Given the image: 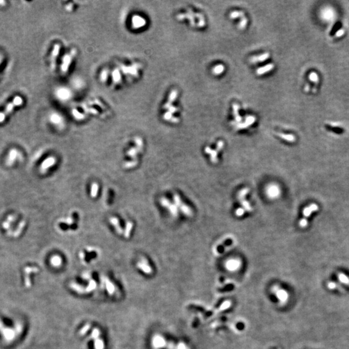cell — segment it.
<instances>
[{"label": "cell", "instance_id": "6da1fadb", "mask_svg": "<svg viewBox=\"0 0 349 349\" xmlns=\"http://www.w3.org/2000/svg\"><path fill=\"white\" fill-rule=\"evenodd\" d=\"M23 100L22 97L20 96H15V97L14 98L13 100L7 105L5 110L2 111V112H0V123L3 122L7 116L13 112L14 108L20 106V105L23 104Z\"/></svg>", "mask_w": 349, "mask_h": 349}, {"label": "cell", "instance_id": "7a4b0ae2", "mask_svg": "<svg viewBox=\"0 0 349 349\" xmlns=\"http://www.w3.org/2000/svg\"><path fill=\"white\" fill-rule=\"evenodd\" d=\"M74 54L75 51H72L71 53L65 55V56L63 57L62 64H61V71L62 72L63 74H65V73H66V72L68 71L69 67L71 65V61L72 60L73 56H74Z\"/></svg>", "mask_w": 349, "mask_h": 349}, {"label": "cell", "instance_id": "3957f363", "mask_svg": "<svg viewBox=\"0 0 349 349\" xmlns=\"http://www.w3.org/2000/svg\"><path fill=\"white\" fill-rule=\"evenodd\" d=\"M256 118L254 116H248L246 117L245 119V123H240V124H237L236 125L235 129L236 130H241V129H244V128H246L248 127V126L251 125V124H253L254 123L256 122Z\"/></svg>", "mask_w": 349, "mask_h": 349}, {"label": "cell", "instance_id": "277c9868", "mask_svg": "<svg viewBox=\"0 0 349 349\" xmlns=\"http://www.w3.org/2000/svg\"><path fill=\"white\" fill-rule=\"evenodd\" d=\"M60 49V45H58V44H56V45H54V46L53 49H52L51 56V67L52 70H54L55 69L56 61L58 56V54H59Z\"/></svg>", "mask_w": 349, "mask_h": 349}, {"label": "cell", "instance_id": "5b68a950", "mask_svg": "<svg viewBox=\"0 0 349 349\" xmlns=\"http://www.w3.org/2000/svg\"><path fill=\"white\" fill-rule=\"evenodd\" d=\"M137 266H138V268H140L144 272H145L146 274H151V273L152 272L151 267L149 265L148 261L146 259H144V258H143V259H142L140 262L137 263Z\"/></svg>", "mask_w": 349, "mask_h": 349}, {"label": "cell", "instance_id": "8992f818", "mask_svg": "<svg viewBox=\"0 0 349 349\" xmlns=\"http://www.w3.org/2000/svg\"><path fill=\"white\" fill-rule=\"evenodd\" d=\"M318 206L316 204H312L309 205V206H307V208H304V210L303 211V214L304 216V219H307V217H309L312 214V212H316V211L318 210Z\"/></svg>", "mask_w": 349, "mask_h": 349}, {"label": "cell", "instance_id": "52a82bcc", "mask_svg": "<svg viewBox=\"0 0 349 349\" xmlns=\"http://www.w3.org/2000/svg\"><path fill=\"white\" fill-rule=\"evenodd\" d=\"M240 266V262L239 260L237 259H231L226 264V267L229 270H236L237 268H239Z\"/></svg>", "mask_w": 349, "mask_h": 349}, {"label": "cell", "instance_id": "ba28073f", "mask_svg": "<svg viewBox=\"0 0 349 349\" xmlns=\"http://www.w3.org/2000/svg\"><path fill=\"white\" fill-rule=\"evenodd\" d=\"M109 221L111 222V224H112L113 226H115V230L116 231V232L119 235H122L124 233V230H123L122 228L121 227V226L120 224V222L119 220L118 219V218L115 217H111L109 219Z\"/></svg>", "mask_w": 349, "mask_h": 349}, {"label": "cell", "instance_id": "9c48e42d", "mask_svg": "<svg viewBox=\"0 0 349 349\" xmlns=\"http://www.w3.org/2000/svg\"><path fill=\"white\" fill-rule=\"evenodd\" d=\"M204 151L206 153H208L210 155V160L213 163H217L218 158H217V152L215 150H213L210 147H206L204 149Z\"/></svg>", "mask_w": 349, "mask_h": 349}, {"label": "cell", "instance_id": "30bf717a", "mask_svg": "<svg viewBox=\"0 0 349 349\" xmlns=\"http://www.w3.org/2000/svg\"><path fill=\"white\" fill-rule=\"evenodd\" d=\"M267 194L271 198L276 197L279 194H280L279 189L277 186H270L267 188Z\"/></svg>", "mask_w": 349, "mask_h": 349}, {"label": "cell", "instance_id": "8fae6325", "mask_svg": "<svg viewBox=\"0 0 349 349\" xmlns=\"http://www.w3.org/2000/svg\"><path fill=\"white\" fill-rule=\"evenodd\" d=\"M269 57H270V54L268 53V52H266V53L261 54L259 56H256L251 57L250 58V61L251 63H256L261 62V61H265L267 60Z\"/></svg>", "mask_w": 349, "mask_h": 349}, {"label": "cell", "instance_id": "7c38bea8", "mask_svg": "<svg viewBox=\"0 0 349 349\" xmlns=\"http://www.w3.org/2000/svg\"><path fill=\"white\" fill-rule=\"evenodd\" d=\"M166 344L165 340L160 336H155L153 339V345L155 348H161Z\"/></svg>", "mask_w": 349, "mask_h": 349}, {"label": "cell", "instance_id": "4fadbf2b", "mask_svg": "<svg viewBox=\"0 0 349 349\" xmlns=\"http://www.w3.org/2000/svg\"><path fill=\"white\" fill-rule=\"evenodd\" d=\"M132 23L134 28H140L143 27V25L145 24V20L142 17L134 16L132 20Z\"/></svg>", "mask_w": 349, "mask_h": 349}, {"label": "cell", "instance_id": "5bb4252c", "mask_svg": "<svg viewBox=\"0 0 349 349\" xmlns=\"http://www.w3.org/2000/svg\"><path fill=\"white\" fill-rule=\"evenodd\" d=\"M274 64L270 63V64H268V65H266L262 67H260V68L257 69L256 73L257 75H262L265 74V73H266L267 72L272 71V70L274 69Z\"/></svg>", "mask_w": 349, "mask_h": 349}, {"label": "cell", "instance_id": "9a60e30c", "mask_svg": "<svg viewBox=\"0 0 349 349\" xmlns=\"http://www.w3.org/2000/svg\"><path fill=\"white\" fill-rule=\"evenodd\" d=\"M343 27V23L341 22H337L335 23H334V25H333V27L331 29V30L330 31L329 35L330 36H334L335 35L338 33L340 29H341Z\"/></svg>", "mask_w": 349, "mask_h": 349}, {"label": "cell", "instance_id": "2e32d148", "mask_svg": "<svg viewBox=\"0 0 349 349\" xmlns=\"http://www.w3.org/2000/svg\"><path fill=\"white\" fill-rule=\"evenodd\" d=\"M277 135L281 139L286 140L289 142H294L295 141V137L291 134H284V133H277Z\"/></svg>", "mask_w": 349, "mask_h": 349}, {"label": "cell", "instance_id": "e0dca14e", "mask_svg": "<svg viewBox=\"0 0 349 349\" xmlns=\"http://www.w3.org/2000/svg\"><path fill=\"white\" fill-rule=\"evenodd\" d=\"M56 163V158L54 157H49L44 161L42 164V169H46L51 167Z\"/></svg>", "mask_w": 349, "mask_h": 349}, {"label": "cell", "instance_id": "ac0fdd59", "mask_svg": "<svg viewBox=\"0 0 349 349\" xmlns=\"http://www.w3.org/2000/svg\"><path fill=\"white\" fill-rule=\"evenodd\" d=\"M133 222L131 221H128L126 222L125 224V230L124 231V236L125 237V238H129V237H130L131 235V230L133 229Z\"/></svg>", "mask_w": 349, "mask_h": 349}, {"label": "cell", "instance_id": "d6986e66", "mask_svg": "<svg viewBox=\"0 0 349 349\" xmlns=\"http://www.w3.org/2000/svg\"><path fill=\"white\" fill-rule=\"evenodd\" d=\"M142 150L141 148H132L130 149H129L127 152V155L128 157H130L133 158V160L137 159V155L139 152Z\"/></svg>", "mask_w": 349, "mask_h": 349}, {"label": "cell", "instance_id": "ffe728a7", "mask_svg": "<svg viewBox=\"0 0 349 349\" xmlns=\"http://www.w3.org/2000/svg\"><path fill=\"white\" fill-rule=\"evenodd\" d=\"M232 107H233V115L235 117V122L237 123H239L241 121V120H242L241 116H240L239 114V105L237 104H233Z\"/></svg>", "mask_w": 349, "mask_h": 349}, {"label": "cell", "instance_id": "44dd1931", "mask_svg": "<svg viewBox=\"0 0 349 349\" xmlns=\"http://www.w3.org/2000/svg\"><path fill=\"white\" fill-rule=\"evenodd\" d=\"M178 208H180V210L182 211V212H183V213L184 214H185L186 215L189 216V217H192L193 215L192 210H191V208H190L189 206H187V205L182 203Z\"/></svg>", "mask_w": 349, "mask_h": 349}, {"label": "cell", "instance_id": "7402d4cb", "mask_svg": "<svg viewBox=\"0 0 349 349\" xmlns=\"http://www.w3.org/2000/svg\"><path fill=\"white\" fill-rule=\"evenodd\" d=\"M325 127H326L328 130L337 134H342L345 131V130L343 128L339 127H333V126H331L330 125H326Z\"/></svg>", "mask_w": 349, "mask_h": 349}, {"label": "cell", "instance_id": "603a6c76", "mask_svg": "<svg viewBox=\"0 0 349 349\" xmlns=\"http://www.w3.org/2000/svg\"><path fill=\"white\" fill-rule=\"evenodd\" d=\"M99 186L97 183H93L91 187V196L92 198H95L98 194Z\"/></svg>", "mask_w": 349, "mask_h": 349}, {"label": "cell", "instance_id": "cb8c5ba5", "mask_svg": "<svg viewBox=\"0 0 349 349\" xmlns=\"http://www.w3.org/2000/svg\"><path fill=\"white\" fill-rule=\"evenodd\" d=\"M61 258L58 256H54L51 258V265H52V266H55V267H58V266H60L61 264Z\"/></svg>", "mask_w": 349, "mask_h": 349}, {"label": "cell", "instance_id": "d4e9b609", "mask_svg": "<svg viewBox=\"0 0 349 349\" xmlns=\"http://www.w3.org/2000/svg\"><path fill=\"white\" fill-rule=\"evenodd\" d=\"M224 66L222 65V64H219V65L214 67V68L213 69V73L215 75H219L222 74V73L224 72Z\"/></svg>", "mask_w": 349, "mask_h": 349}, {"label": "cell", "instance_id": "484cf974", "mask_svg": "<svg viewBox=\"0 0 349 349\" xmlns=\"http://www.w3.org/2000/svg\"><path fill=\"white\" fill-rule=\"evenodd\" d=\"M239 201H240V204H241L242 206L243 207L242 208L243 209H244L245 210H246L247 212H251L252 211L251 206H250V203H249L248 201H246L245 199H240V200H239Z\"/></svg>", "mask_w": 349, "mask_h": 349}, {"label": "cell", "instance_id": "4316f807", "mask_svg": "<svg viewBox=\"0 0 349 349\" xmlns=\"http://www.w3.org/2000/svg\"><path fill=\"white\" fill-rule=\"evenodd\" d=\"M245 16V13L242 11H233L230 14V17L231 19H235L237 17H243Z\"/></svg>", "mask_w": 349, "mask_h": 349}, {"label": "cell", "instance_id": "83f0119b", "mask_svg": "<svg viewBox=\"0 0 349 349\" xmlns=\"http://www.w3.org/2000/svg\"><path fill=\"white\" fill-rule=\"evenodd\" d=\"M168 209L169 210L172 215L176 217L178 215V207L176 206L175 204H170V206L168 208Z\"/></svg>", "mask_w": 349, "mask_h": 349}, {"label": "cell", "instance_id": "f1b7e54d", "mask_svg": "<svg viewBox=\"0 0 349 349\" xmlns=\"http://www.w3.org/2000/svg\"><path fill=\"white\" fill-rule=\"evenodd\" d=\"M105 284H106V288L108 292H109L110 294H113V292H115V286H113V284L111 283L109 280H108L107 279H105Z\"/></svg>", "mask_w": 349, "mask_h": 349}, {"label": "cell", "instance_id": "f546056e", "mask_svg": "<svg viewBox=\"0 0 349 349\" xmlns=\"http://www.w3.org/2000/svg\"><path fill=\"white\" fill-rule=\"evenodd\" d=\"M277 296L279 298V300H280L281 301H285L287 298V294L286 293L285 291H284L283 290H278L277 292Z\"/></svg>", "mask_w": 349, "mask_h": 349}, {"label": "cell", "instance_id": "4dcf8cb0", "mask_svg": "<svg viewBox=\"0 0 349 349\" xmlns=\"http://www.w3.org/2000/svg\"><path fill=\"white\" fill-rule=\"evenodd\" d=\"M138 164V161L136 160H133L131 161H127V162H125L124 164V167L125 168H133V167L136 166L137 164Z\"/></svg>", "mask_w": 349, "mask_h": 349}, {"label": "cell", "instance_id": "1f68e13d", "mask_svg": "<svg viewBox=\"0 0 349 349\" xmlns=\"http://www.w3.org/2000/svg\"><path fill=\"white\" fill-rule=\"evenodd\" d=\"M249 191H250V189L248 188V187H245V188H243L242 189L240 190V191L239 193V194H238V196H237V197H238V199H239V200H240V199H245L246 195L248 194Z\"/></svg>", "mask_w": 349, "mask_h": 349}, {"label": "cell", "instance_id": "d6a6232c", "mask_svg": "<svg viewBox=\"0 0 349 349\" xmlns=\"http://www.w3.org/2000/svg\"><path fill=\"white\" fill-rule=\"evenodd\" d=\"M95 349H104V343L102 340L96 339H95Z\"/></svg>", "mask_w": 349, "mask_h": 349}, {"label": "cell", "instance_id": "836d02e7", "mask_svg": "<svg viewBox=\"0 0 349 349\" xmlns=\"http://www.w3.org/2000/svg\"><path fill=\"white\" fill-rule=\"evenodd\" d=\"M160 202L161 205H162V206L163 207L166 208H168L170 206V204H171V202H170V201L168 200V199H167V198H166V197H162V198H161L160 199Z\"/></svg>", "mask_w": 349, "mask_h": 349}, {"label": "cell", "instance_id": "e575fe53", "mask_svg": "<svg viewBox=\"0 0 349 349\" xmlns=\"http://www.w3.org/2000/svg\"><path fill=\"white\" fill-rule=\"evenodd\" d=\"M338 278L340 280V281H341L342 283H343L345 284L349 283V279L348 278L347 275H345L344 274L339 273V274H338Z\"/></svg>", "mask_w": 349, "mask_h": 349}, {"label": "cell", "instance_id": "d590c367", "mask_svg": "<svg viewBox=\"0 0 349 349\" xmlns=\"http://www.w3.org/2000/svg\"><path fill=\"white\" fill-rule=\"evenodd\" d=\"M247 23H248L247 19H246L245 17H242L241 20H240V22L239 23V28L240 29H244L246 27V25H247Z\"/></svg>", "mask_w": 349, "mask_h": 349}, {"label": "cell", "instance_id": "8d00e7d4", "mask_svg": "<svg viewBox=\"0 0 349 349\" xmlns=\"http://www.w3.org/2000/svg\"><path fill=\"white\" fill-rule=\"evenodd\" d=\"M173 201H174V204L178 208L179 207V206L182 203H183V202H182L179 195H178L177 194H175L173 195Z\"/></svg>", "mask_w": 349, "mask_h": 349}, {"label": "cell", "instance_id": "74e56055", "mask_svg": "<svg viewBox=\"0 0 349 349\" xmlns=\"http://www.w3.org/2000/svg\"><path fill=\"white\" fill-rule=\"evenodd\" d=\"M96 283L95 281H93V280L90 281L89 284V286H88V287H87V291L89 292V291H91V290H93L95 289L96 288Z\"/></svg>", "mask_w": 349, "mask_h": 349}, {"label": "cell", "instance_id": "f35d334b", "mask_svg": "<svg viewBox=\"0 0 349 349\" xmlns=\"http://www.w3.org/2000/svg\"><path fill=\"white\" fill-rule=\"evenodd\" d=\"M223 148H224V142L222 141V140H219V141L217 142V148L215 149V151L218 153V152L221 151Z\"/></svg>", "mask_w": 349, "mask_h": 349}, {"label": "cell", "instance_id": "ab89813d", "mask_svg": "<svg viewBox=\"0 0 349 349\" xmlns=\"http://www.w3.org/2000/svg\"><path fill=\"white\" fill-rule=\"evenodd\" d=\"M245 210L243 209L242 208H239L238 209H237L235 211V215L238 217H240L243 215L245 214Z\"/></svg>", "mask_w": 349, "mask_h": 349}, {"label": "cell", "instance_id": "60d3db41", "mask_svg": "<svg viewBox=\"0 0 349 349\" xmlns=\"http://www.w3.org/2000/svg\"><path fill=\"white\" fill-rule=\"evenodd\" d=\"M299 225H300V226H301V228H304L306 227L308 225V221L307 219H302L301 221L299 222Z\"/></svg>", "mask_w": 349, "mask_h": 349}, {"label": "cell", "instance_id": "b9f144b4", "mask_svg": "<svg viewBox=\"0 0 349 349\" xmlns=\"http://www.w3.org/2000/svg\"><path fill=\"white\" fill-rule=\"evenodd\" d=\"M135 143L137 146V148L142 149V146H143V142L141 139H140V138H137V139H135Z\"/></svg>", "mask_w": 349, "mask_h": 349}, {"label": "cell", "instance_id": "7bdbcfd3", "mask_svg": "<svg viewBox=\"0 0 349 349\" xmlns=\"http://www.w3.org/2000/svg\"><path fill=\"white\" fill-rule=\"evenodd\" d=\"M92 336L93 338H95V339H97L98 338V336H100V331L98 329H95L93 330V332L92 333Z\"/></svg>", "mask_w": 349, "mask_h": 349}, {"label": "cell", "instance_id": "ee69618b", "mask_svg": "<svg viewBox=\"0 0 349 349\" xmlns=\"http://www.w3.org/2000/svg\"><path fill=\"white\" fill-rule=\"evenodd\" d=\"M72 287H73V288H74L75 290H77V291H78V292H80V291L83 292V290H82V287H81L80 286L78 285V284H73Z\"/></svg>", "mask_w": 349, "mask_h": 349}, {"label": "cell", "instance_id": "f6af8a7d", "mask_svg": "<svg viewBox=\"0 0 349 349\" xmlns=\"http://www.w3.org/2000/svg\"><path fill=\"white\" fill-rule=\"evenodd\" d=\"M73 221H74V220H73V219L71 217H68V218H67L65 220V223H67V224L71 225V224H72L73 223Z\"/></svg>", "mask_w": 349, "mask_h": 349}, {"label": "cell", "instance_id": "bcb514c9", "mask_svg": "<svg viewBox=\"0 0 349 349\" xmlns=\"http://www.w3.org/2000/svg\"><path fill=\"white\" fill-rule=\"evenodd\" d=\"M89 328H90V326H89V325H86V326H85V327H84V328H82V330H81V333H82V334H85V333H86V332H87V331L89 329Z\"/></svg>", "mask_w": 349, "mask_h": 349}, {"label": "cell", "instance_id": "7dc6e473", "mask_svg": "<svg viewBox=\"0 0 349 349\" xmlns=\"http://www.w3.org/2000/svg\"><path fill=\"white\" fill-rule=\"evenodd\" d=\"M328 287L330 289H334L336 288V285L335 284V283H329L328 284Z\"/></svg>", "mask_w": 349, "mask_h": 349}, {"label": "cell", "instance_id": "c3c4849f", "mask_svg": "<svg viewBox=\"0 0 349 349\" xmlns=\"http://www.w3.org/2000/svg\"><path fill=\"white\" fill-rule=\"evenodd\" d=\"M178 349H186V347L184 344H180L178 346Z\"/></svg>", "mask_w": 349, "mask_h": 349}, {"label": "cell", "instance_id": "681fc988", "mask_svg": "<svg viewBox=\"0 0 349 349\" xmlns=\"http://www.w3.org/2000/svg\"><path fill=\"white\" fill-rule=\"evenodd\" d=\"M80 257H81V259H84V258L85 257V254H84V253H82V252H80Z\"/></svg>", "mask_w": 349, "mask_h": 349}, {"label": "cell", "instance_id": "f907efd6", "mask_svg": "<svg viewBox=\"0 0 349 349\" xmlns=\"http://www.w3.org/2000/svg\"><path fill=\"white\" fill-rule=\"evenodd\" d=\"M1 61H2V58L1 56H0V64H1Z\"/></svg>", "mask_w": 349, "mask_h": 349}, {"label": "cell", "instance_id": "816d5d0a", "mask_svg": "<svg viewBox=\"0 0 349 349\" xmlns=\"http://www.w3.org/2000/svg\"><path fill=\"white\" fill-rule=\"evenodd\" d=\"M58 117H57V119H58ZM55 120H56V122H58V120H56V119Z\"/></svg>", "mask_w": 349, "mask_h": 349}]
</instances>
